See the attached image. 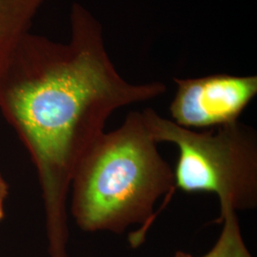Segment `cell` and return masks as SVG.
Listing matches in <instances>:
<instances>
[{
	"instance_id": "obj_4",
	"label": "cell",
	"mask_w": 257,
	"mask_h": 257,
	"mask_svg": "<svg viewBox=\"0 0 257 257\" xmlns=\"http://www.w3.org/2000/svg\"><path fill=\"white\" fill-rule=\"evenodd\" d=\"M176 92L170 105L174 122L184 128L208 130L238 121L257 94V76L212 74L175 78Z\"/></svg>"
},
{
	"instance_id": "obj_2",
	"label": "cell",
	"mask_w": 257,
	"mask_h": 257,
	"mask_svg": "<svg viewBox=\"0 0 257 257\" xmlns=\"http://www.w3.org/2000/svg\"><path fill=\"white\" fill-rule=\"evenodd\" d=\"M71 211L84 231L121 234L141 225L130 238L138 247L156 218L155 205L175 193L174 170L161 156L142 111H132L121 126L103 133L76 169Z\"/></svg>"
},
{
	"instance_id": "obj_3",
	"label": "cell",
	"mask_w": 257,
	"mask_h": 257,
	"mask_svg": "<svg viewBox=\"0 0 257 257\" xmlns=\"http://www.w3.org/2000/svg\"><path fill=\"white\" fill-rule=\"evenodd\" d=\"M148 128L157 143L178 148L175 188L187 193L216 194L220 209L237 211L257 207V136L239 121L208 130H192L142 110Z\"/></svg>"
},
{
	"instance_id": "obj_5",
	"label": "cell",
	"mask_w": 257,
	"mask_h": 257,
	"mask_svg": "<svg viewBox=\"0 0 257 257\" xmlns=\"http://www.w3.org/2000/svg\"><path fill=\"white\" fill-rule=\"evenodd\" d=\"M48 0H0V80Z\"/></svg>"
},
{
	"instance_id": "obj_1",
	"label": "cell",
	"mask_w": 257,
	"mask_h": 257,
	"mask_svg": "<svg viewBox=\"0 0 257 257\" xmlns=\"http://www.w3.org/2000/svg\"><path fill=\"white\" fill-rule=\"evenodd\" d=\"M70 27L67 42L28 33L0 80V110L37 168L51 257H68V194L111 113L166 92L163 83L121 76L101 23L80 3L72 5Z\"/></svg>"
},
{
	"instance_id": "obj_6",
	"label": "cell",
	"mask_w": 257,
	"mask_h": 257,
	"mask_svg": "<svg viewBox=\"0 0 257 257\" xmlns=\"http://www.w3.org/2000/svg\"><path fill=\"white\" fill-rule=\"evenodd\" d=\"M216 222L223 224L220 235L212 248L201 257H253L243 239L235 211L230 208L220 209V215ZM174 257L194 256L177 251Z\"/></svg>"
},
{
	"instance_id": "obj_7",
	"label": "cell",
	"mask_w": 257,
	"mask_h": 257,
	"mask_svg": "<svg viewBox=\"0 0 257 257\" xmlns=\"http://www.w3.org/2000/svg\"><path fill=\"white\" fill-rule=\"evenodd\" d=\"M8 185L5 182V180L2 178L0 175V221L3 219L5 212H4V203L6 200V197L8 195Z\"/></svg>"
}]
</instances>
